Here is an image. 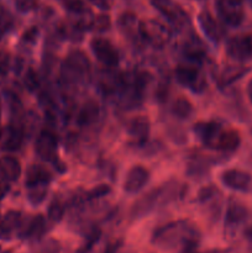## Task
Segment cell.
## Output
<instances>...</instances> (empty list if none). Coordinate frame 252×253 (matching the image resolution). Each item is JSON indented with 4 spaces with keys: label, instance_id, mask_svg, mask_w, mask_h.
Segmentation results:
<instances>
[{
    "label": "cell",
    "instance_id": "obj_16",
    "mask_svg": "<svg viewBox=\"0 0 252 253\" xmlns=\"http://www.w3.org/2000/svg\"><path fill=\"white\" fill-rule=\"evenodd\" d=\"M198 21H199L203 32L210 41H212L214 43H219L221 41L225 35L224 27L214 19V16L209 11L200 12L198 16Z\"/></svg>",
    "mask_w": 252,
    "mask_h": 253
},
{
    "label": "cell",
    "instance_id": "obj_23",
    "mask_svg": "<svg viewBox=\"0 0 252 253\" xmlns=\"http://www.w3.org/2000/svg\"><path fill=\"white\" fill-rule=\"evenodd\" d=\"M19 231L21 237L39 240L46 232V220L42 215H36L31 220H29L26 224L22 222Z\"/></svg>",
    "mask_w": 252,
    "mask_h": 253
},
{
    "label": "cell",
    "instance_id": "obj_18",
    "mask_svg": "<svg viewBox=\"0 0 252 253\" xmlns=\"http://www.w3.org/2000/svg\"><path fill=\"white\" fill-rule=\"evenodd\" d=\"M24 131L19 125H9L0 133V142L4 150L17 151L22 145Z\"/></svg>",
    "mask_w": 252,
    "mask_h": 253
},
{
    "label": "cell",
    "instance_id": "obj_9",
    "mask_svg": "<svg viewBox=\"0 0 252 253\" xmlns=\"http://www.w3.org/2000/svg\"><path fill=\"white\" fill-rule=\"evenodd\" d=\"M224 128V126L216 121H200L193 126V131L197 137L202 141L203 145L205 147L214 148V150H216Z\"/></svg>",
    "mask_w": 252,
    "mask_h": 253
},
{
    "label": "cell",
    "instance_id": "obj_47",
    "mask_svg": "<svg viewBox=\"0 0 252 253\" xmlns=\"http://www.w3.org/2000/svg\"><path fill=\"white\" fill-rule=\"evenodd\" d=\"M247 95H249L250 100H251L252 103V79L249 82V84H247Z\"/></svg>",
    "mask_w": 252,
    "mask_h": 253
},
{
    "label": "cell",
    "instance_id": "obj_19",
    "mask_svg": "<svg viewBox=\"0 0 252 253\" xmlns=\"http://www.w3.org/2000/svg\"><path fill=\"white\" fill-rule=\"evenodd\" d=\"M52 180V174L48 168L42 165H31L26 170V188L37 187V185H48Z\"/></svg>",
    "mask_w": 252,
    "mask_h": 253
},
{
    "label": "cell",
    "instance_id": "obj_46",
    "mask_svg": "<svg viewBox=\"0 0 252 253\" xmlns=\"http://www.w3.org/2000/svg\"><path fill=\"white\" fill-rule=\"evenodd\" d=\"M7 190H9V187H7L6 182H4V180H0V200L5 197V194L7 193Z\"/></svg>",
    "mask_w": 252,
    "mask_h": 253
},
{
    "label": "cell",
    "instance_id": "obj_38",
    "mask_svg": "<svg viewBox=\"0 0 252 253\" xmlns=\"http://www.w3.org/2000/svg\"><path fill=\"white\" fill-rule=\"evenodd\" d=\"M110 27V19L106 15H99L89 22V29L94 31H105Z\"/></svg>",
    "mask_w": 252,
    "mask_h": 253
},
{
    "label": "cell",
    "instance_id": "obj_28",
    "mask_svg": "<svg viewBox=\"0 0 252 253\" xmlns=\"http://www.w3.org/2000/svg\"><path fill=\"white\" fill-rule=\"evenodd\" d=\"M160 11L163 12V15H165L175 27H178V29H182V27H184L185 25L189 22L187 12H185L180 6L173 4V2L168 4L167 6H165L162 10H160Z\"/></svg>",
    "mask_w": 252,
    "mask_h": 253
},
{
    "label": "cell",
    "instance_id": "obj_40",
    "mask_svg": "<svg viewBox=\"0 0 252 253\" xmlns=\"http://www.w3.org/2000/svg\"><path fill=\"white\" fill-rule=\"evenodd\" d=\"M64 7L73 14H83L85 11V5L82 0H66Z\"/></svg>",
    "mask_w": 252,
    "mask_h": 253
},
{
    "label": "cell",
    "instance_id": "obj_21",
    "mask_svg": "<svg viewBox=\"0 0 252 253\" xmlns=\"http://www.w3.org/2000/svg\"><path fill=\"white\" fill-rule=\"evenodd\" d=\"M21 175V165L12 156H2L0 158V178L4 182H16Z\"/></svg>",
    "mask_w": 252,
    "mask_h": 253
},
{
    "label": "cell",
    "instance_id": "obj_29",
    "mask_svg": "<svg viewBox=\"0 0 252 253\" xmlns=\"http://www.w3.org/2000/svg\"><path fill=\"white\" fill-rule=\"evenodd\" d=\"M209 163L202 156H194V158L189 161L187 167V173L193 179H203L209 174Z\"/></svg>",
    "mask_w": 252,
    "mask_h": 253
},
{
    "label": "cell",
    "instance_id": "obj_30",
    "mask_svg": "<svg viewBox=\"0 0 252 253\" xmlns=\"http://www.w3.org/2000/svg\"><path fill=\"white\" fill-rule=\"evenodd\" d=\"M59 35L73 42H79L83 39V26L79 22L64 21L59 26Z\"/></svg>",
    "mask_w": 252,
    "mask_h": 253
},
{
    "label": "cell",
    "instance_id": "obj_1",
    "mask_svg": "<svg viewBox=\"0 0 252 253\" xmlns=\"http://www.w3.org/2000/svg\"><path fill=\"white\" fill-rule=\"evenodd\" d=\"M200 239L197 225L189 220H177L157 227L152 235V242L163 249L180 246L185 253L194 251Z\"/></svg>",
    "mask_w": 252,
    "mask_h": 253
},
{
    "label": "cell",
    "instance_id": "obj_48",
    "mask_svg": "<svg viewBox=\"0 0 252 253\" xmlns=\"http://www.w3.org/2000/svg\"><path fill=\"white\" fill-rule=\"evenodd\" d=\"M246 236L252 241V226H250L246 231Z\"/></svg>",
    "mask_w": 252,
    "mask_h": 253
},
{
    "label": "cell",
    "instance_id": "obj_43",
    "mask_svg": "<svg viewBox=\"0 0 252 253\" xmlns=\"http://www.w3.org/2000/svg\"><path fill=\"white\" fill-rule=\"evenodd\" d=\"M37 34H39V31H37V30H36V27H32V29H30L29 31L25 32L24 40H25V41L34 42L35 39H36Z\"/></svg>",
    "mask_w": 252,
    "mask_h": 253
},
{
    "label": "cell",
    "instance_id": "obj_2",
    "mask_svg": "<svg viewBox=\"0 0 252 253\" xmlns=\"http://www.w3.org/2000/svg\"><path fill=\"white\" fill-rule=\"evenodd\" d=\"M187 188L184 184L179 183L178 180L170 179L167 183L162 184L161 187L151 190L147 194L137 200L133 204L131 215L132 217H142L145 215L150 214L158 207L167 205L169 203L177 202L182 199L185 195Z\"/></svg>",
    "mask_w": 252,
    "mask_h": 253
},
{
    "label": "cell",
    "instance_id": "obj_17",
    "mask_svg": "<svg viewBox=\"0 0 252 253\" xmlns=\"http://www.w3.org/2000/svg\"><path fill=\"white\" fill-rule=\"evenodd\" d=\"M126 130L136 143L146 142L151 130L150 120L147 116H135L127 123Z\"/></svg>",
    "mask_w": 252,
    "mask_h": 253
},
{
    "label": "cell",
    "instance_id": "obj_50",
    "mask_svg": "<svg viewBox=\"0 0 252 253\" xmlns=\"http://www.w3.org/2000/svg\"><path fill=\"white\" fill-rule=\"evenodd\" d=\"M251 133H252V128H251Z\"/></svg>",
    "mask_w": 252,
    "mask_h": 253
},
{
    "label": "cell",
    "instance_id": "obj_4",
    "mask_svg": "<svg viewBox=\"0 0 252 253\" xmlns=\"http://www.w3.org/2000/svg\"><path fill=\"white\" fill-rule=\"evenodd\" d=\"M90 61L83 51L69 52L61 66V81L67 86H76L85 83L90 77Z\"/></svg>",
    "mask_w": 252,
    "mask_h": 253
},
{
    "label": "cell",
    "instance_id": "obj_39",
    "mask_svg": "<svg viewBox=\"0 0 252 253\" xmlns=\"http://www.w3.org/2000/svg\"><path fill=\"white\" fill-rule=\"evenodd\" d=\"M109 193H110V188L108 185H98V187H95L94 189H91L90 192H88L84 195V200L90 202V200H95L98 198L105 197Z\"/></svg>",
    "mask_w": 252,
    "mask_h": 253
},
{
    "label": "cell",
    "instance_id": "obj_34",
    "mask_svg": "<svg viewBox=\"0 0 252 253\" xmlns=\"http://www.w3.org/2000/svg\"><path fill=\"white\" fill-rule=\"evenodd\" d=\"M64 216V207L59 199H53L48 207V211H47V217L51 222L56 224L59 222Z\"/></svg>",
    "mask_w": 252,
    "mask_h": 253
},
{
    "label": "cell",
    "instance_id": "obj_31",
    "mask_svg": "<svg viewBox=\"0 0 252 253\" xmlns=\"http://www.w3.org/2000/svg\"><path fill=\"white\" fill-rule=\"evenodd\" d=\"M170 111L179 120H187L194 113V106H193V104L187 98L179 96V98H177L173 101Z\"/></svg>",
    "mask_w": 252,
    "mask_h": 253
},
{
    "label": "cell",
    "instance_id": "obj_3",
    "mask_svg": "<svg viewBox=\"0 0 252 253\" xmlns=\"http://www.w3.org/2000/svg\"><path fill=\"white\" fill-rule=\"evenodd\" d=\"M152 77L143 71H128L119 74L118 99L124 109H135L142 104L143 93Z\"/></svg>",
    "mask_w": 252,
    "mask_h": 253
},
{
    "label": "cell",
    "instance_id": "obj_45",
    "mask_svg": "<svg viewBox=\"0 0 252 253\" xmlns=\"http://www.w3.org/2000/svg\"><path fill=\"white\" fill-rule=\"evenodd\" d=\"M152 2L158 10H162L163 7L167 6V5L170 4L172 1H170V0H152Z\"/></svg>",
    "mask_w": 252,
    "mask_h": 253
},
{
    "label": "cell",
    "instance_id": "obj_33",
    "mask_svg": "<svg viewBox=\"0 0 252 253\" xmlns=\"http://www.w3.org/2000/svg\"><path fill=\"white\" fill-rule=\"evenodd\" d=\"M12 25H14V17L11 12L5 5L0 4V37L10 31Z\"/></svg>",
    "mask_w": 252,
    "mask_h": 253
},
{
    "label": "cell",
    "instance_id": "obj_37",
    "mask_svg": "<svg viewBox=\"0 0 252 253\" xmlns=\"http://www.w3.org/2000/svg\"><path fill=\"white\" fill-rule=\"evenodd\" d=\"M59 251H61V245L54 239L43 240L37 249V253H59Z\"/></svg>",
    "mask_w": 252,
    "mask_h": 253
},
{
    "label": "cell",
    "instance_id": "obj_10",
    "mask_svg": "<svg viewBox=\"0 0 252 253\" xmlns=\"http://www.w3.org/2000/svg\"><path fill=\"white\" fill-rule=\"evenodd\" d=\"M57 148H58V138L54 132L49 130H44L37 136L35 150L37 155L44 161L53 162L57 166L58 158H57Z\"/></svg>",
    "mask_w": 252,
    "mask_h": 253
},
{
    "label": "cell",
    "instance_id": "obj_27",
    "mask_svg": "<svg viewBox=\"0 0 252 253\" xmlns=\"http://www.w3.org/2000/svg\"><path fill=\"white\" fill-rule=\"evenodd\" d=\"M100 114V109L96 101L88 100L81 106L77 115V123L79 126H89L95 123Z\"/></svg>",
    "mask_w": 252,
    "mask_h": 253
},
{
    "label": "cell",
    "instance_id": "obj_11",
    "mask_svg": "<svg viewBox=\"0 0 252 253\" xmlns=\"http://www.w3.org/2000/svg\"><path fill=\"white\" fill-rule=\"evenodd\" d=\"M217 14L225 24L239 26L244 21L245 11L241 0H217Z\"/></svg>",
    "mask_w": 252,
    "mask_h": 253
},
{
    "label": "cell",
    "instance_id": "obj_20",
    "mask_svg": "<svg viewBox=\"0 0 252 253\" xmlns=\"http://www.w3.org/2000/svg\"><path fill=\"white\" fill-rule=\"evenodd\" d=\"M250 72V68L242 64H230L226 66L217 76V85L220 88H226L231 85L235 82L239 81Z\"/></svg>",
    "mask_w": 252,
    "mask_h": 253
},
{
    "label": "cell",
    "instance_id": "obj_7",
    "mask_svg": "<svg viewBox=\"0 0 252 253\" xmlns=\"http://www.w3.org/2000/svg\"><path fill=\"white\" fill-rule=\"evenodd\" d=\"M90 48L93 51L95 58L100 62L106 68H115L120 61V54L118 48L113 44V42L109 41L104 37H95L91 40Z\"/></svg>",
    "mask_w": 252,
    "mask_h": 253
},
{
    "label": "cell",
    "instance_id": "obj_36",
    "mask_svg": "<svg viewBox=\"0 0 252 253\" xmlns=\"http://www.w3.org/2000/svg\"><path fill=\"white\" fill-rule=\"evenodd\" d=\"M24 84L27 88V90L30 91H36L40 88V79L37 76L36 72L32 68L27 69V72L25 73L24 77Z\"/></svg>",
    "mask_w": 252,
    "mask_h": 253
},
{
    "label": "cell",
    "instance_id": "obj_22",
    "mask_svg": "<svg viewBox=\"0 0 252 253\" xmlns=\"http://www.w3.org/2000/svg\"><path fill=\"white\" fill-rule=\"evenodd\" d=\"M183 54L190 61H203L207 56V46L197 35H190L183 44Z\"/></svg>",
    "mask_w": 252,
    "mask_h": 253
},
{
    "label": "cell",
    "instance_id": "obj_6",
    "mask_svg": "<svg viewBox=\"0 0 252 253\" xmlns=\"http://www.w3.org/2000/svg\"><path fill=\"white\" fill-rule=\"evenodd\" d=\"M175 81L180 85L190 89L193 93H202L207 88V78L198 67L179 64L174 72Z\"/></svg>",
    "mask_w": 252,
    "mask_h": 253
},
{
    "label": "cell",
    "instance_id": "obj_12",
    "mask_svg": "<svg viewBox=\"0 0 252 253\" xmlns=\"http://www.w3.org/2000/svg\"><path fill=\"white\" fill-rule=\"evenodd\" d=\"M249 217V210L242 203L231 200L227 205L225 214V231L227 235H234L240 226L245 224Z\"/></svg>",
    "mask_w": 252,
    "mask_h": 253
},
{
    "label": "cell",
    "instance_id": "obj_24",
    "mask_svg": "<svg viewBox=\"0 0 252 253\" xmlns=\"http://www.w3.org/2000/svg\"><path fill=\"white\" fill-rule=\"evenodd\" d=\"M22 224V217L19 211H11L7 212L1 220H0V239L2 240H10L12 234L17 230H20Z\"/></svg>",
    "mask_w": 252,
    "mask_h": 253
},
{
    "label": "cell",
    "instance_id": "obj_5",
    "mask_svg": "<svg viewBox=\"0 0 252 253\" xmlns=\"http://www.w3.org/2000/svg\"><path fill=\"white\" fill-rule=\"evenodd\" d=\"M140 36L143 42L155 48H163L169 43L172 31L158 20L148 19L140 22Z\"/></svg>",
    "mask_w": 252,
    "mask_h": 253
},
{
    "label": "cell",
    "instance_id": "obj_13",
    "mask_svg": "<svg viewBox=\"0 0 252 253\" xmlns=\"http://www.w3.org/2000/svg\"><path fill=\"white\" fill-rule=\"evenodd\" d=\"M198 200L211 214L212 217H219L221 212L222 194L215 185H207L202 188L198 193Z\"/></svg>",
    "mask_w": 252,
    "mask_h": 253
},
{
    "label": "cell",
    "instance_id": "obj_25",
    "mask_svg": "<svg viewBox=\"0 0 252 253\" xmlns=\"http://www.w3.org/2000/svg\"><path fill=\"white\" fill-rule=\"evenodd\" d=\"M119 27L127 39L133 40V41L141 40L140 22H138L136 15H133L132 12H124L121 15L120 19H119Z\"/></svg>",
    "mask_w": 252,
    "mask_h": 253
},
{
    "label": "cell",
    "instance_id": "obj_14",
    "mask_svg": "<svg viewBox=\"0 0 252 253\" xmlns=\"http://www.w3.org/2000/svg\"><path fill=\"white\" fill-rule=\"evenodd\" d=\"M221 182L229 189L247 192L252 185V175L241 169H227L222 172Z\"/></svg>",
    "mask_w": 252,
    "mask_h": 253
},
{
    "label": "cell",
    "instance_id": "obj_26",
    "mask_svg": "<svg viewBox=\"0 0 252 253\" xmlns=\"http://www.w3.org/2000/svg\"><path fill=\"white\" fill-rule=\"evenodd\" d=\"M240 143H241L240 133L234 128L225 127L219 140V143L216 146V151L230 155V153L235 152L239 148Z\"/></svg>",
    "mask_w": 252,
    "mask_h": 253
},
{
    "label": "cell",
    "instance_id": "obj_15",
    "mask_svg": "<svg viewBox=\"0 0 252 253\" xmlns=\"http://www.w3.org/2000/svg\"><path fill=\"white\" fill-rule=\"evenodd\" d=\"M150 180V172L143 166H133L128 169L124 180V190L128 194L140 192Z\"/></svg>",
    "mask_w": 252,
    "mask_h": 253
},
{
    "label": "cell",
    "instance_id": "obj_44",
    "mask_svg": "<svg viewBox=\"0 0 252 253\" xmlns=\"http://www.w3.org/2000/svg\"><path fill=\"white\" fill-rule=\"evenodd\" d=\"M90 1L101 10H108L110 7V0H90Z\"/></svg>",
    "mask_w": 252,
    "mask_h": 253
},
{
    "label": "cell",
    "instance_id": "obj_42",
    "mask_svg": "<svg viewBox=\"0 0 252 253\" xmlns=\"http://www.w3.org/2000/svg\"><path fill=\"white\" fill-rule=\"evenodd\" d=\"M10 66V58L9 53H6L5 51H0V73L5 74L9 71Z\"/></svg>",
    "mask_w": 252,
    "mask_h": 253
},
{
    "label": "cell",
    "instance_id": "obj_35",
    "mask_svg": "<svg viewBox=\"0 0 252 253\" xmlns=\"http://www.w3.org/2000/svg\"><path fill=\"white\" fill-rule=\"evenodd\" d=\"M100 235H101V231L99 227L94 226V227H91V229H89L88 232H86V235H85V242H84L83 246L81 247V250H79L78 253H86V252L90 251L91 247H93L94 245L99 241V239H100Z\"/></svg>",
    "mask_w": 252,
    "mask_h": 253
},
{
    "label": "cell",
    "instance_id": "obj_8",
    "mask_svg": "<svg viewBox=\"0 0 252 253\" xmlns=\"http://www.w3.org/2000/svg\"><path fill=\"white\" fill-rule=\"evenodd\" d=\"M226 54L237 62L252 59V32L230 37L226 42Z\"/></svg>",
    "mask_w": 252,
    "mask_h": 253
},
{
    "label": "cell",
    "instance_id": "obj_32",
    "mask_svg": "<svg viewBox=\"0 0 252 253\" xmlns=\"http://www.w3.org/2000/svg\"><path fill=\"white\" fill-rule=\"evenodd\" d=\"M27 199L32 205H39L46 199L48 193V185H37V187L27 188Z\"/></svg>",
    "mask_w": 252,
    "mask_h": 253
},
{
    "label": "cell",
    "instance_id": "obj_41",
    "mask_svg": "<svg viewBox=\"0 0 252 253\" xmlns=\"http://www.w3.org/2000/svg\"><path fill=\"white\" fill-rule=\"evenodd\" d=\"M17 10L22 12H27L34 10L39 5V0H15Z\"/></svg>",
    "mask_w": 252,
    "mask_h": 253
},
{
    "label": "cell",
    "instance_id": "obj_49",
    "mask_svg": "<svg viewBox=\"0 0 252 253\" xmlns=\"http://www.w3.org/2000/svg\"><path fill=\"white\" fill-rule=\"evenodd\" d=\"M0 253H11L10 251H5V250H2L1 247H0Z\"/></svg>",
    "mask_w": 252,
    "mask_h": 253
}]
</instances>
